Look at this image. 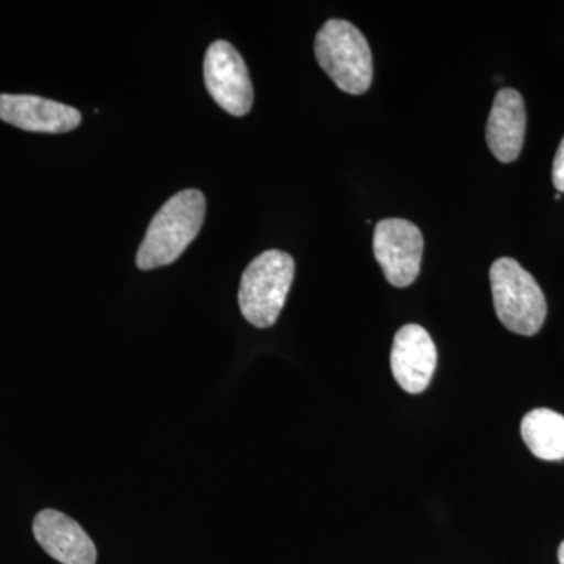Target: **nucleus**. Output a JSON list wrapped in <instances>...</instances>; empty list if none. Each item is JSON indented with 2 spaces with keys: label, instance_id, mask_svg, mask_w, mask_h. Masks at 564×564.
Here are the masks:
<instances>
[{
  "label": "nucleus",
  "instance_id": "obj_5",
  "mask_svg": "<svg viewBox=\"0 0 564 564\" xmlns=\"http://www.w3.org/2000/svg\"><path fill=\"white\" fill-rule=\"evenodd\" d=\"M204 80L214 101L234 117L250 113L254 91L247 63L228 41H215L204 58Z\"/></svg>",
  "mask_w": 564,
  "mask_h": 564
},
{
  "label": "nucleus",
  "instance_id": "obj_12",
  "mask_svg": "<svg viewBox=\"0 0 564 564\" xmlns=\"http://www.w3.org/2000/svg\"><path fill=\"white\" fill-rule=\"evenodd\" d=\"M552 181H554L556 191L564 193V137L555 154Z\"/></svg>",
  "mask_w": 564,
  "mask_h": 564
},
{
  "label": "nucleus",
  "instance_id": "obj_13",
  "mask_svg": "<svg viewBox=\"0 0 564 564\" xmlns=\"http://www.w3.org/2000/svg\"><path fill=\"white\" fill-rule=\"evenodd\" d=\"M558 560H560V564H564V541H563L562 545H560V549H558Z\"/></svg>",
  "mask_w": 564,
  "mask_h": 564
},
{
  "label": "nucleus",
  "instance_id": "obj_2",
  "mask_svg": "<svg viewBox=\"0 0 564 564\" xmlns=\"http://www.w3.org/2000/svg\"><path fill=\"white\" fill-rule=\"evenodd\" d=\"M315 57L336 87L348 95H364L372 85V51L351 22L326 21L315 36Z\"/></svg>",
  "mask_w": 564,
  "mask_h": 564
},
{
  "label": "nucleus",
  "instance_id": "obj_1",
  "mask_svg": "<svg viewBox=\"0 0 564 564\" xmlns=\"http://www.w3.org/2000/svg\"><path fill=\"white\" fill-rule=\"evenodd\" d=\"M204 217L206 198L202 192L176 193L152 218L137 252V267L140 270H154L176 262L198 236Z\"/></svg>",
  "mask_w": 564,
  "mask_h": 564
},
{
  "label": "nucleus",
  "instance_id": "obj_10",
  "mask_svg": "<svg viewBox=\"0 0 564 564\" xmlns=\"http://www.w3.org/2000/svg\"><path fill=\"white\" fill-rule=\"evenodd\" d=\"M527 128L525 102L521 93L503 88L494 99L486 124V141L497 161L514 162L524 147Z\"/></svg>",
  "mask_w": 564,
  "mask_h": 564
},
{
  "label": "nucleus",
  "instance_id": "obj_4",
  "mask_svg": "<svg viewBox=\"0 0 564 564\" xmlns=\"http://www.w3.org/2000/svg\"><path fill=\"white\" fill-rule=\"evenodd\" d=\"M295 276V262L288 252L269 250L247 267L240 282L239 304L243 317L258 328H270L280 317Z\"/></svg>",
  "mask_w": 564,
  "mask_h": 564
},
{
  "label": "nucleus",
  "instance_id": "obj_11",
  "mask_svg": "<svg viewBox=\"0 0 564 564\" xmlns=\"http://www.w3.org/2000/svg\"><path fill=\"white\" fill-rule=\"evenodd\" d=\"M522 440L536 458L558 462L564 458V415L538 408L522 419Z\"/></svg>",
  "mask_w": 564,
  "mask_h": 564
},
{
  "label": "nucleus",
  "instance_id": "obj_3",
  "mask_svg": "<svg viewBox=\"0 0 564 564\" xmlns=\"http://www.w3.org/2000/svg\"><path fill=\"white\" fill-rule=\"evenodd\" d=\"M491 280L494 307L505 328L521 336H534L543 328L547 303L536 280L511 258L492 263Z\"/></svg>",
  "mask_w": 564,
  "mask_h": 564
},
{
  "label": "nucleus",
  "instance_id": "obj_7",
  "mask_svg": "<svg viewBox=\"0 0 564 564\" xmlns=\"http://www.w3.org/2000/svg\"><path fill=\"white\" fill-rule=\"evenodd\" d=\"M437 350L421 325H404L395 334L391 352L393 378L404 392L421 393L436 370Z\"/></svg>",
  "mask_w": 564,
  "mask_h": 564
},
{
  "label": "nucleus",
  "instance_id": "obj_6",
  "mask_svg": "<svg viewBox=\"0 0 564 564\" xmlns=\"http://www.w3.org/2000/svg\"><path fill=\"white\" fill-rule=\"evenodd\" d=\"M373 252L389 284L408 288L421 272V229L403 218H386L375 228Z\"/></svg>",
  "mask_w": 564,
  "mask_h": 564
},
{
  "label": "nucleus",
  "instance_id": "obj_14",
  "mask_svg": "<svg viewBox=\"0 0 564 564\" xmlns=\"http://www.w3.org/2000/svg\"><path fill=\"white\" fill-rule=\"evenodd\" d=\"M556 202H560L562 199V193H558V195L555 196Z\"/></svg>",
  "mask_w": 564,
  "mask_h": 564
},
{
  "label": "nucleus",
  "instance_id": "obj_8",
  "mask_svg": "<svg viewBox=\"0 0 564 564\" xmlns=\"http://www.w3.org/2000/svg\"><path fill=\"white\" fill-rule=\"evenodd\" d=\"M0 120L29 132L65 133L79 128L82 115L40 96L0 95Z\"/></svg>",
  "mask_w": 564,
  "mask_h": 564
},
{
  "label": "nucleus",
  "instance_id": "obj_9",
  "mask_svg": "<svg viewBox=\"0 0 564 564\" xmlns=\"http://www.w3.org/2000/svg\"><path fill=\"white\" fill-rule=\"evenodd\" d=\"M33 534L47 555L62 564H96L91 538L74 519L57 510H43L33 521Z\"/></svg>",
  "mask_w": 564,
  "mask_h": 564
}]
</instances>
